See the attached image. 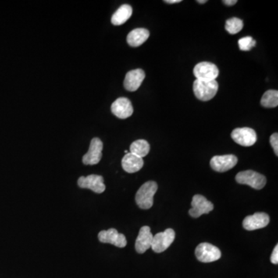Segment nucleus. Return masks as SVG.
Wrapping results in <instances>:
<instances>
[{
  "instance_id": "obj_1",
  "label": "nucleus",
  "mask_w": 278,
  "mask_h": 278,
  "mask_svg": "<svg viewBox=\"0 0 278 278\" xmlns=\"http://www.w3.org/2000/svg\"><path fill=\"white\" fill-rule=\"evenodd\" d=\"M158 190V185L154 181L144 183L138 190L136 201L139 208L148 209L153 206V198Z\"/></svg>"
},
{
  "instance_id": "obj_2",
  "label": "nucleus",
  "mask_w": 278,
  "mask_h": 278,
  "mask_svg": "<svg viewBox=\"0 0 278 278\" xmlns=\"http://www.w3.org/2000/svg\"><path fill=\"white\" fill-rule=\"evenodd\" d=\"M219 85L216 80L202 81L196 80L193 83V92L195 96L202 101L212 99L217 93Z\"/></svg>"
},
{
  "instance_id": "obj_3",
  "label": "nucleus",
  "mask_w": 278,
  "mask_h": 278,
  "mask_svg": "<svg viewBox=\"0 0 278 278\" xmlns=\"http://www.w3.org/2000/svg\"><path fill=\"white\" fill-rule=\"evenodd\" d=\"M236 181L239 184L247 185L257 190L263 189L267 183L265 176L253 170L239 172L236 176Z\"/></svg>"
},
{
  "instance_id": "obj_4",
  "label": "nucleus",
  "mask_w": 278,
  "mask_h": 278,
  "mask_svg": "<svg viewBox=\"0 0 278 278\" xmlns=\"http://www.w3.org/2000/svg\"><path fill=\"white\" fill-rule=\"evenodd\" d=\"M195 254L202 263H211L218 261L221 257V251L218 247L210 243H202L197 246Z\"/></svg>"
},
{
  "instance_id": "obj_5",
  "label": "nucleus",
  "mask_w": 278,
  "mask_h": 278,
  "mask_svg": "<svg viewBox=\"0 0 278 278\" xmlns=\"http://www.w3.org/2000/svg\"><path fill=\"white\" fill-rule=\"evenodd\" d=\"M197 80L202 81H212L219 75V69L214 64L209 62L199 63L193 69Z\"/></svg>"
},
{
  "instance_id": "obj_6",
  "label": "nucleus",
  "mask_w": 278,
  "mask_h": 278,
  "mask_svg": "<svg viewBox=\"0 0 278 278\" xmlns=\"http://www.w3.org/2000/svg\"><path fill=\"white\" fill-rule=\"evenodd\" d=\"M175 237L176 233L173 229L170 228L165 229V231L162 233H157L155 236H153L151 249L155 253L164 252L173 243Z\"/></svg>"
},
{
  "instance_id": "obj_7",
  "label": "nucleus",
  "mask_w": 278,
  "mask_h": 278,
  "mask_svg": "<svg viewBox=\"0 0 278 278\" xmlns=\"http://www.w3.org/2000/svg\"><path fill=\"white\" fill-rule=\"evenodd\" d=\"M231 138L235 142L244 147L254 145L257 139L255 131L250 128H239L234 129L232 132Z\"/></svg>"
},
{
  "instance_id": "obj_8",
  "label": "nucleus",
  "mask_w": 278,
  "mask_h": 278,
  "mask_svg": "<svg viewBox=\"0 0 278 278\" xmlns=\"http://www.w3.org/2000/svg\"><path fill=\"white\" fill-rule=\"evenodd\" d=\"M191 205L189 213L193 218H198L203 214L208 213L213 210L214 208L213 204L202 195H195Z\"/></svg>"
},
{
  "instance_id": "obj_9",
  "label": "nucleus",
  "mask_w": 278,
  "mask_h": 278,
  "mask_svg": "<svg viewBox=\"0 0 278 278\" xmlns=\"http://www.w3.org/2000/svg\"><path fill=\"white\" fill-rule=\"evenodd\" d=\"M103 142L98 138H94L91 140L88 151L83 155V163L84 165H97L102 157Z\"/></svg>"
},
{
  "instance_id": "obj_10",
  "label": "nucleus",
  "mask_w": 278,
  "mask_h": 278,
  "mask_svg": "<svg viewBox=\"0 0 278 278\" xmlns=\"http://www.w3.org/2000/svg\"><path fill=\"white\" fill-rule=\"evenodd\" d=\"M98 240L101 243H111L120 248H123L127 245V240L125 235L118 233V230L114 228L100 232L98 233Z\"/></svg>"
},
{
  "instance_id": "obj_11",
  "label": "nucleus",
  "mask_w": 278,
  "mask_h": 278,
  "mask_svg": "<svg viewBox=\"0 0 278 278\" xmlns=\"http://www.w3.org/2000/svg\"><path fill=\"white\" fill-rule=\"evenodd\" d=\"M238 162L237 157L233 155H216L210 161L211 168L215 172H224L233 169Z\"/></svg>"
},
{
  "instance_id": "obj_12",
  "label": "nucleus",
  "mask_w": 278,
  "mask_h": 278,
  "mask_svg": "<svg viewBox=\"0 0 278 278\" xmlns=\"http://www.w3.org/2000/svg\"><path fill=\"white\" fill-rule=\"evenodd\" d=\"M77 184L82 189H88L96 193H104L106 189L104 184V179L98 175H90L87 177L81 176L79 178Z\"/></svg>"
},
{
  "instance_id": "obj_13",
  "label": "nucleus",
  "mask_w": 278,
  "mask_h": 278,
  "mask_svg": "<svg viewBox=\"0 0 278 278\" xmlns=\"http://www.w3.org/2000/svg\"><path fill=\"white\" fill-rule=\"evenodd\" d=\"M270 222V217L265 212H256L254 215H248L243 219V226L244 229L252 231L255 229L266 227Z\"/></svg>"
},
{
  "instance_id": "obj_14",
  "label": "nucleus",
  "mask_w": 278,
  "mask_h": 278,
  "mask_svg": "<svg viewBox=\"0 0 278 278\" xmlns=\"http://www.w3.org/2000/svg\"><path fill=\"white\" fill-rule=\"evenodd\" d=\"M112 113L121 119H125L132 116L133 114V107L130 100L126 97H119L113 104H111Z\"/></svg>"
},
{
  "instance_id": "obj_15",
  "label": "nucleus",
  "mask_w": 278,
  "mask_h": 278,
  "mask_svg": "<svg viewBox=\"0 0 278 278\" xmlns=\"http://www.w3.org/2000/svg\"><path fill=\"white\" fill-rule=\"evenodd\" d=\"M145 77V73L141 69L132 70L125 76L124 86L129 91H136L141 86Z\"/></svg>"
},
{
  "instance_id": "obj_16",
  "label": "nucleus",
  "mask_w": 278,
  "mask_h": 278,
  "mask_svg": "<svg viewBox=\"0 0 278 278\" xmlns=\"http://www.w3.org/2000/svg\"><path fill=\"white\" fill-rule=\"evenodd\" d=\"M153 235L149 226H144L139 230L136 241V250L139 254H144L151 247Z\"/></svg>"
},
{
  "instance_id": "obj_17",
  "label": "nucleus",
  "mask_w": 278,
  "mask_h": 278,
  "mask_svg": "<svg viewBox=\"0 0 278 278\" xmlns=\"http://www.w3.org/2000/svg\"><path fill=\"white\" fill-rule=\"evenodd\" d=\"M122 168L125 172L129 173H135L139 172L144 165V161L142 158L137 156V155L129 152L125 154L122 158Z\"/></svg>"
},
{
  "instance_id": "obj_18",
  "label": "nucleus",
  "mask_w": 278,
  "mask_h": 278,
  "mask_svg": "<svg viewBox=\"0 0 278 278\" xmlns=\"http://www.w3.org/2000/svg\"><path fill=\"white\" fill-rule=\"evenodd\" d=\"M149 31L144 28H138L131 31L127 37L128 44L131 47H137L142 45L149 37Z\"/></svg>"
},
{
  "instance_id": "obj_19",
  "label": "nucleus",
  "mask_w": 278,
  "mask_h": 278,
  "mask_svg": "<svg viewBox=\"0 0 278 278\" xmlns=\"http://www.w3.org/2000/svg\"><path fill=\"white\" fill-rule=\"evenodd\" d=\"M132 15V6L128 4H124L113 14V16L111 17V23L115 26H120L124 24L125 22H127Z\"/></svg>"
},
{
  "instance_id": "obj_20",
  "label": "nucleus",
  "mask_w": 278,
  "mask_h": 278,
  "mask_svg": "<svg viewBox=\"0 0 278 278\" xmlns=\"http://www.w3.org/2000/svg\"><path fill=\"white\" fill-rule=\"evenodd\" d=\"M150 151V145L148 141L143 139L135 141L130 146V152L140 158H144Z\"/></svg>"
},
{
  "instance_id": "obj_21",
  "label": "nucleus",
  "mask_w": 278,
  "mask_h": 278,
  "mask_svg": "<svg viewBox=\"0 0 278 278\" xmlns=\"http://www.w3.org/2000/svg\"><path fill=\"white\" fill-rule=\"evenodd\" d=\"M261 105L264 108H275L278 105V91L269 90L264 93L261 101Z\"/></svg>"
},
{
  "instance_id": "obj_22",
  "label": "nucleus",
  "mask_w": 278,
  "mask_h": 278,
  "mask_svg": "<svg viewBox=\"0 0 278 278\" xmlns=\"http://www.w3.org/2000/svg\"><path fill=\"white\" fill-rule=\"evenodd\" d=\"M243 27V21L239 18L233 17L226 20V31L229 34H236L241 31Z\"/></svg>"
},
{
  "instance_id": "obj_23",
  "label": "nucleus",
  "mask_w": 278,
  "mask_h": 278,
  "mask_svg": "<svg viewBox=\"0 0 278 278\" xmlns=\"http://www.w3.org/2000/svg\"><path fill=\"white\" fill-rule=\"evenodd\" d=\"M238 44L241 51H249L255 47L256 41L251 37H243L239 40Z\"/></svg>"
},
{
  "instance_id": "obj_24",
  "label": "nucleus",
  "mask_w": 278,
  "mask_h": 278,
  "mask_svg": "<svg viewBox=\"0 0 278 278\" xmlns=\"http://www.w3.org/2000/svg\"><path fill=\"white\" fill-rule=\"evenodd\" d=\"M270 141H271V144L272 147H273L274 151H275V155L278 156V133H274L272 136H271V139H270Z\"/></svg>"
},
{
  "instance_id": "obj_25",
  "label": "nucleus",
  "mask_w": 278,
  "mask_h": 278,
  "mask_svg": "<svg viewBox=\"0 0 278 278\" xmlns=\"http://www.w3.org/2000/svg\"><path fill=\"white\" fill-rule=\"evenodd\" d=\"M271 261L272 264H278V246L276 245V247L274 249L273 253L271 254Z\"/></svg>"
},
{
  "instance_id": "obj_26",
  "label": "nucleus",
  "mask_w": 278,
  "mask_h": 278,
  "mask_svg": "<svg viewBox=\"0 0 278 278\" xmlns=\"http://www.w3.org/2000/svg\"><path fill=\"white\" fill-rule=\"evenodd\" d=\"M222 2H223L225 5H229V6H230V5H235V4L237 2V1H236V0H224V1H222Z\"/></svg>"
},
{
  "instance_id": "obj_27",
  "label": "nucleus",
  "mask_w": 278,
  "mask_h": 278,
  "mask_svg": "<svg viewBox=\"0 0 278 278\" xmlns=\"http://www.w3.org/2000/svg\"><path fill=\"white\" fill-rule=\"evenodd\" d=\"M181 2H182L181 0H165V2L169 4L179 3Z\"/></svg>"
},
{
  "instance_id": "obj_28",
  "label": "nucleus",
  "mask_w": 278,
  "mask_h": 278,
  "mask_svg": "<svg viewBox=\"0 0 278 278\" xmlns=\"http://www.w3.org/2000/svg\"><path fill=\"white\" fill-rule=\"evenodd\" d=\"M197 2H199V3L204 4L206 3V2H207V0H198V1H197Z\"/></svg>"
}]
</instances>
